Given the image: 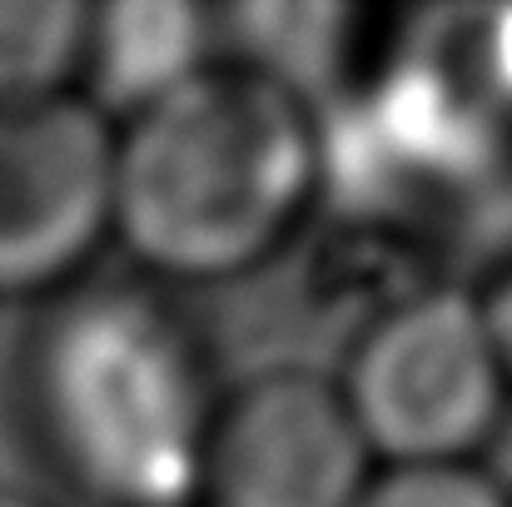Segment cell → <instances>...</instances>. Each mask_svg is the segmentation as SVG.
Instances as JSON below:
<instances>
[{
    "label": "cell",
    "instance_id": "1",
    "mask_svg": "<svg viewBox=\"0 0 512 507\" xmlns=\"http://www.w3.org/2000/svg\"><path fill=\"white\" fill-rule=\"evenodd\" d=\"M319 194V115L229 55L115 125L110 234L160 279L259 269Z\"/></svg>",
    "mask_w": 512,
    "mask_h": 507
},
{
    "label": "cell",
    "instance_id": "2",
    "mask_svg": "<svg viewBox=\"0 0 512 507\" xmlns=\"http://www.w3.org/2000/svg\"><path fill=\"white\" fill-rule=\"evenodd\" d=\"M214 403L194 334L145 289L70 294L30 348L40 443L95 507H194Z\"/></svg>",
    "mask_w": 512,
    "mask_h": 507
},
{
    "label": "cell",
    "instance_id": "3",
    "mask_svg": "<svg viewBox=\"0 0 512 507\" xmlns=\"http://www.w3.org/2000/svg\"><path fill=\"white\" fill-rule=\"evenodd\" d=\"M334 383L378 468L473 463L512 403L483 299L453 284L388 304Z\"/></svg>",
    "mask_w": 512,
    "mask_h": 507
},
{
    "label": "cell",
    "instance_id": "4",
    "mask_svg": "<svg viewBox=\"0 0 512 507\" xmlns=\"http://www.w3.org/2000/svg\"><path fill=\"white\" fill-rule=\"evenodd\" d=\"M115 125L80 95L0 110V299L60 289L110 234Z\"/></svg>",
    "mask_w": 512,
    "mask_h": 507
},
{
    "label": "cell",
    "instance_id": "5",
    "mask_svg": "<svg viewBox=\"0 0 512 507\" xmlns=\"http://www.w3.org/2000/svg\"><path fill=\"white\" fill-rule=\"evenodd\" d=\"M373 468L339 383L274 368L214 403L194 507H353Z\"/></svg>",
    "mask_w": 512,
    "mask_h": 507
},
{
    "label": "cell",
    "instance_id": "6",
    "mask_svg": "<svg viewBox=\"0 0 512 507\" xmlns=\"http://www.w3.org/2000/svg\"><path fill=\"white\" fill-rule=\"evenodd\" d=\"M219 60L214 15L184 0H115L90 5L75 95L110 125L165 100Z\"/></svg>",
    "mask_w": 512,
    "mask_h": 507
},
{
    "label": "cell",
    "instance_id": "7",
    "mask_svg": "<svg viewBox=\"0 0 512 507\" xmlns=\"http://www.w3.org/2000/svg\"><path fill=\"white\" fill-rule=\"evenodd\" d=\"M403 55L458 105L498 165L512 160V10L423 15Z\"/></svg>",
    "mask_w": 512,
    "mask_h": 507
},
{
    "label": "cell",
    "instance_id": "8",
    "mask_svg": "<svg viewBox=\"0 0 512 507\" xmlns=\"http://www.w3.org/2000/svg\"><path fill=\"white\" fill-rule=\"evenodd\" d=\"M85 25V0H0V110L75 95Z\"/></svg>",
    "mask_w": 512,
    "mask_h": 507
},
{
    "label": "cell",
    "instance_id": "9",
    "mask_svg": "<svg viewBox=\"0 0 512 507\" xmlns=\"http://www.w3.org/2000/svg\"><path fill=\"white\" fill-rule=\"evenodd\" d=\"M353 507H512V498L478 468H373Z\"/></svg>",
    "mask_w": 512,
    "mask_h": 507
},
{
    "label": "cell",
    "instance_id": "10",
    "mask_svg": "<svg viewBox=\"0 0 512 507\" xmlns=\"http://www.w3.org/2000/svg\"><path fill=\"white\" fill-rule=\"evenodd\" d=\"M483 299V314H488V329H493V343H498V358H503V373H508L512 388V264L498 274V284Z\"/></svg>",
    "mask_w": 512,
    "mask_h": 507
},
{
    "label": "cell",
    "instance_id": "11",
    "mask_svg": "<svg viewBox=\"0 0 512 507\" xmlns=\"http://www.w3.org/2000/svg\"><path fill=\"white\" fill-rule=\"evenodd\" d=\"M0 507H40V503L25 498V493H15V488H0Z\"/></svg>",
    "mask_w": 512,
    "mask_h": 507
}]
</instances>
